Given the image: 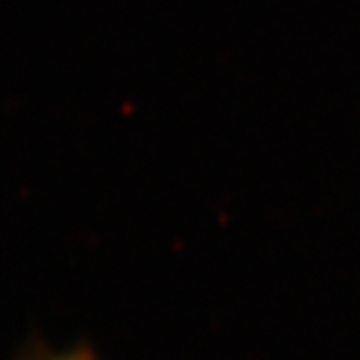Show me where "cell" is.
<instances>
[{"instance_id": "cell-1", "label": "cell", "mask_w": 360, "mask_h": 360, "mask_svg": "<svg viewBox=\"0 0 360 360\" xmlns=\"http://www.w3.org/2000/svg\"><path fill=\"white\" fill-rule=\"evenodd\" d=\"M20 360H98V356L86 347H77L68 352H54L51 348H30Z\"/></svg>"}]
</instances>
